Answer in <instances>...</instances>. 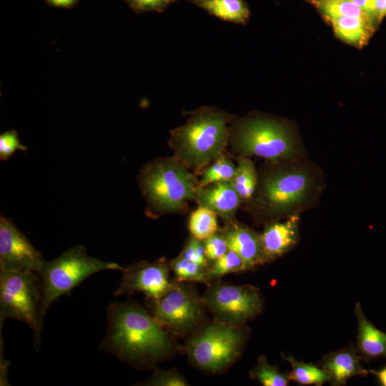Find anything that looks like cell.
Wrapping results in <instances>:
<instances>
[{
    "instance_id": "24",
    "label": "cell",
    "mask_w": 386,
    "mask_h": 386,
    "mask_svg": "<svg viewBox=\"0 0 386 386\" xmlns=\"http://www.w3.org/2000/svg\"><path fill=\"white\" fill-rule=\"evenodd\" d=\"M249 375L263 386H287L290 381L287 374L269 364L264 356L259 357L256 365L249 371Z\"/></svg>"
},
{
    "instance_id": "1",
    "label": "cell",
    "mask_w": 386,
    "mask_h": 386,
    "mask_svg": "<svg viewBox=\"0 0 386 386\" xmlns=\"http://www.w3.org/2000/svg\"><path fill=\"white\" fill-rule=\"evenodd\" d=\"M107 315V329L101 350L135 366L152 365L172 352V342L164 327L139 304L112 303Z\"/></svg>"
},
{
    "instance_id": "3",
    "label": "cell",
    "mask_w": 386,
    "mask_h": 386,
    "mask_svg": "<svg viewBox=\"0 0 386 386\" xmlns=\"http://www.w3.org/2000/svg\"><path fill=\"white\" fill-rule=\"evenodd\" d=\"M139 184L150 217L175 213L195 199L198 186L187 167L177 158H159L140 171Z\"/></svg>"
},
{
    "instance_id": "23",
    "label": "cell",
    "mask_w": 386,
    "mask_h": 386,
    "mask_svg": "<svg viewBox=\"0 0 386 386\" xmlns=\"http://www.w3.org/2000/svg\"><path fill=\"white\" fill-rule=\"evenodd\" d=\"M170 268L178 281H195L208 283L212 280L209 274V267H206L179 256L169 262Z\"/></svg>"
},
{
    "instance_id": "4",
    "label": "cell",
    "mask_w": 386,
    "mask_h": 386,
    "mask_svg": "<svg viewBox=\"0 0 386 386\" xmlns=\"http://www.w3.org/2000/svg\"><path fill=\"white\" fill-rule=\"evenodd\" d=\"M124 269L116 262L102 261L89 255L85 247L79 244L69 247L51 261H45L39 273L42 284L41 320L54 300L69 294L86 278L104 270Z\"/></svg>"
},
{
    "instance_id": "21",
    "label": "cell",
    "mask_w": 386,
    "mask_h": 386,
    "mask_svg": "<svg viewBox=\"0 0 386 386\" xmlns=\"http://www.w3.org/2000/svg\"><path fill=\"white\" fill-rule=\"evenodd\" d=\"M230 182L241 200L251 199L257 185V173L252 161L244 156L239 157L236 172Z\"/></svg>"
},
{
    "instance_id": "7",
    "label": "cell",
    "mask_w": 386,
    "mask_h": 386,
    "mask_svg": "<svg viewBox=\"0 0 386 386\" xmlns=\"http://www.w3.org/2000/svg\"><path fill=\"white\" fill-rule=\"evenodd\" d=\"M241 325L217 320L204 327L187 342V350L192 364L210 372H221L240 355L246 340Z\"/></svg>"
},
{
    "instance_id": "34",
    "label": "cell",
    "mask_w": 386,
    "mask_h": 386,
    "mask_svg": "<svg viewBox=\"0 0 386 386\" xmlns=\"http://www.w3.org/2000/svg\"><path fill=\"white\" fill-rule=\"evenodd\" d=\"M48 5L63 9H72L80 0H44Z\"/></svg>"
},
{
    "instance_id": "33",
    "label": "cell",
    "mask_w": 386,
    "mask_h": 386,
    "mask_svg": "<svg viewBox=\"0 0 386 386\" xmlns=\"http://www.w3.org/2000/svg\"><path fill=\"white\" fill-rule=\"evenodd\" d=\"M376 23H380L386 16V0H375Z\"/></svg>"
},
{
    "instance_id": "28",
    "label": "cell",
    "mask_w": 386,
    "mask_h": 386,
    "mask_svg": "<svg viewBox=\"0 0 386 386\" xmlns=\"http://www.w3.org/2000/svg\"><path fill=\"white\" fill-rule=\"evenodd\" d=\"M144 385L150 386H185L188 383L184 377L175 370L163 371L156 369Z\"/></svg>"
},
{
    "instance_id": "36",
    "label": "cell",
    "mask_w": 386,
    "mask_h": 386,
    "mask_svg": "<svg viewBox=\"0 0 386 386\" xmlns=\"http://www.w3.org/2000/svg\"><path fill=\"white\" fill-rule=\"evenodd\" d=\"M310 1H313V2L315 3L317 0H310Z\"/></svg>"
},
{
    "instance_id": "22",
    "label": "cell",
    "mask_w": 386,
    "mask_h": 386,
    "mask_svg": "<svg viewBox=\"0 0 386 386\" xmlns=\"http://www.w3.org/2000/svg\"><path fill=\"white\" fill-rule=\"evenodd\" d=\"M189 229L192 236L204 240L218 232L217 214L209 209L199 206L189 218Z\"/></svg>"
},
{
    "instance_id": "13",
    "label": "cell",
    "mask_w": 386,
    "mask_h": 386,
    "mask_svg": "<svg viewBox=\"0 0 386 386\" xmlns=\"http://www.w3.org/2000/svg\"><path fill=\"white\" fill-rule=\"evenodd\" d=\"M299 239V219L296 215L286 221L267 225L260 234L263 256L266 262L291 250Z\"/></svg>"
},
{
    "instance_id": "14",
    "label": "cell",
    "mask_w": 386,
    "mask_h": 386,
    "mask_svg": "<svg viewBox=\"0 0 386 386\" xmlns=\"http://www.w3.org/2000/svg\"><path fill=\"white\" fill-rule=\"evenodd\" d=\"M224 236L229 249L237 253L245 262L249 269L265 263L260 234L252 229L229 222L221 231Z\"/></svg>"
},
{
    "instance_id": "5",
    "label": "cell",
    "mask_w": 386,
    "mask_h": 386,
    "mask_svg": "<svg viewBox=\"0 0 386 386\" xmlns=\"http://www.w3.org/2000/svg\"><path fill=\"white\" fill-rule=\"evenodd\" d=\"M231 142L242 156H258L269 160L291 159L298 147L290 129L283 123L262 117L237 122L230 129Z\"/></svg>"
},
{
    "instance_id": "25",
    "label": "cell",
    "mask_w": 386,
    "mask_h": 386,
    "mask_svg": "<svg viewBox=\"0 0 386 386\" xmlns=\"http://www.w3.org/2000/svg\"><path fill=\"white\" fill-rule=\"evenodd\" d=\"M237 167L227 157L221 155L214 163L205 169L199 187L212 184L230 182L236 172Z\"/></svg>"
},
{
    "instance_id": "15",
    "label": "cell",
    "mask_w": 386,
    "mask_h": 386,
    "mask_svg": "<svg viewBox=\"0 0 386 386\" xmlns=\"http://www.w3.org/2000/svg\"><path fill=\"white\" fill-rule=\"evenodd\" d=\"M195 199L200 206L209 209L228 222H232L241 202L230 182L198 186Z\"/></svg>"
},
{
    "instance_id": "32",
    "label": "cell",
    "mask_w": 386,
    "mask_h": 386,
    "mask_svg": "<svg viewBox=\"0 0 386 386\" xmlns=\"http://www.w3.org/2000/svg\"><path fill=\"white\" fill-rule=\"evenodd\" d=\"M367 16L375 26L376 23L375 14V0H352Z\"/></svg>"
},
{
    "instance_id": "30",
    "label": "cell",
    "mask_w": 386,
    "mask_h": 386,
    "mask_svg": "<svg viewBox=\"0 0 386 386\" xmlns=\"http://www.w3.org/2000/svg\"><path fill=\"white\" fill-rule=\"evenodd\" d=\"M136 13L163 12L170 4L179 0H122Z\"/></svg>"
},
{
    "instance_id": "12",
    "label": "cell",
    "mask_w": 386,
    "mask_h": 386,
    "mask_svg": "<svg viewBox=\"0 0 386 386\" xmlns=\"http://www.w3.org/2000/svg\"><path fill=\"white\" fill-rule=\"evenodd\" d=\"M169 263L162 257L154 262L140 261L127 267L123 272L115 296L142 292L147 298L160 297L172 285L169 279Z\"/></svg>"
},
{
    "instance_id": "10",
    "label": "cell",
    "mask_w": 386,
    "mask_h": 386,
    "mask_svg": "<svg viewBox=\"0 0 386 386\" xmlns=\"http://www.w3.org/2000/svg\"><path fill=\"white\" fill-rule=\"evenodd\" d=\"M204 301L217 320L234 325H242L262 309L259 291L247 284H214L207 292Z\"/></svg>"
},
{
    "instance_id": "31",
    "label": "cell",
    "mask_w": 386,
    "mask_h": 386,
    "mask_svg": "<svg viewBox=\"0 0 386 386\" xmlns=\"http://www.w3.org/2000/svg\"><path fill=\"white\" fill-rule=\"evenodd\" d=\"M203 241L208 260L215 261L229 249L227 240L221 232Z\"/></svg>"
},
{
    "instance_id": "35",
    "label": "cell",
    "mask_w": 386,
    "mask_h": 386,
    "mask_svg": "<svg viewBox=\"0 0 386 386\" xmlns=\"http://www.w3.org/2000/svg\"><path fill=\"white\" fill-rule=\"evenodd\" d=\"M368 371L376 377L380 385L386 386V366L378 370H369Z\"/></svg>"
},
{
    "instance_id": "18",
    "label": "cell",
    "mask_w": 386,
    "mask_h": 386,
    "mask_svg": "<svg viewBox=\"0 0 386 386\" xmlns=\"http://www.w3.org/2000/svg\"><path fill=\"white\" fill-rule=\"evenodd\" d=\"M326 19L340 39L357 47L365 45L374 29V25L363 17L340 16Z\"/></svg>"
},
{
    "instance_id": "11",
    "label": "cell",
    "mask_w": 386,
    "mask_h": 386,
    "mask_svg": "<svg viewBox=\"0 0 386 386\" xmlns=\"http://www.w3.org/2000/svg\"><path fill=\"white\" fill-rule=\"evenodd\" d=\"M45 260L14 222L0 217V270L39 273Z\"/></svg>"
},
{
    "instance_id": "19",
    "label": "cell",
    "mask_w": 386,
    "mask_h": 386,
    "mask_svg": "<svg viewBox=\"0 0 386 386\" xmlns=\"http://www.w3.org/2000/svg\"><path fill=\"white\" fill-rule=\"evenodd\" d=\"M187 1L221 20L237 24H245L250 16L248 5L243 0Z\"/></svg>"
},
{
    "instance_id": "27",
    "label": "cell",
    "mask_w": 386,
    "mask_h": 386,
    "mask_svg": "<svg viewBox=\"0 0 386 386\" xmlns=\"http://www.w3.org/2000/svg\"><path fill=\"white\" fill-rule=\"evenodd\" d=\"M315 4L326 18L340 16H358L365 18L370 22L352 0H317Z\"/></svg>"
},
{
    "instance_id": "6",
    "label": "cell",
    "mask_w": 386,
    "mask_h": 386,
    "mask_svg": "<svg viewBox=\"0 0 386 386\" xmlns=\"http://www.w3.org/2000/svg\"><path fill=\"white\" fill-rule=\"evenodd\" d=\"M42 284L34 271L0 270V325L6 318L27 324L34 332V345L40 344L43 321L40 317Z\"/></svg>"
},
{
    "instance_id": "17",
    "label": "cell",
    "mask_w": 386,
    "mask_h": 386,
    "mask_svg": "<svg viewBox=\"0 0 386 386\" xmlns=\"http://www.w3.org/2000/svg\"><path fill=\"white\" fill-rule=\"evenodd\" d=\"M357 322V350L365 361L386 358V332L377 329L365 315L361 305L355 307Z\"/></svg>"
},
{
    "instance_id": "29",
    "label": "cell",
    "mask_w": 386,
    "mask_h": 386,
    "mask_svg": "<svg viewBox=\"0 0 386 386\" xmlns=\"http://www.w3.org/2000/svg\"><path fill=\"white\" fill-rule=\"evenodd\" d=\"M16 149L27 150V147L23 145L18 137V133L14 129L8 130L0 135V159H8Z\"/></svg>"
},
{
    "instance_id": "16",
    "label": "cell",
    "mask_w": 386,
    "mask_h": 386,
    "mask_svg": "<svg viewBox=\"0 0 386 386\" xmlns=\"http://www.w3.org/2000/svg\"><path fill=\"white\" fill-rule=\"evenodd\" d=\"M357 350L345 348L325 355L321 362L323 370L330 376L333 385H344L355 376L365 377L369 371L363 367Z\"/></svg>"
},
{
    "instance_id": "20",
    "label": "cell",
    "mask_w": 386,
    "mask_h": 386,
    "mask_svg": "<svg viewBox=\"0 0 386 386\" xmlns=\"http://www.w3.org/2000/svg\"><path fill=\"white\" fill-rule=\"evenodd\" d=\"M282 357L292 366V370L287 373L288 379L300 385L321 386L327 382H330V376L321 367L310 363L297 361L292 355Z\"/></svg>"
},
{
    "instance_id": "9",
    "label": "cell",
    "mask_w": 386,
    "mask_h": 386,
    "mask_svg": "<svg viewBox=\"0 0 386 386\" xmlns=\"http://www.w3.org/2000/svg\"><path fill=\"white\" fill-rule=\"evenodd\" d=\"M313 182L311 174L305 168H277L262 180L259 199L269 212L288 214L306 201L312 190Z\"/></svg>"
},
{
    "instance_id": "8",
    "label": "cell",
    "mask_w": 386,
    "mask_h": 386,
    "mask_svg": "<svg viewBox=\"0 0 386 386\" xmlns=\"http://www.w3.org/2000/svg\"><path fill=\"white\" fill-rule=\"evenodd\" d=\"M147 302L148 312L161 326L178 334L198 325L205 305L192 287L174 282L160 297L147 298Z\"/></svg>"
},
{
    "instance_id": "26",
    "label": "cell",
    "mask_w": 386,
    "mask_h": 386,
    "mask_svg": "<svg viewBox=\"0 0 386 386\" xmlns=\"http://www.w3.org/2000/svg\"><path fill=\"white\" fill-rule=\"evenodd\" d=\"M249 270L243 259L235 252L228 249L222 257L214 261L209 268L212 279L232 272Z\"/></svg>"
},
{
    "instance_id": "2",
    "label": "cell",
    "mask_w": 386,
    "mask_h": 386,
    "mask_svg": "<svg viewBox=\"0 0 386 386\" xmlns=\"http://www.w3.org/2000/svg\"><path fill=\"white\" fill-rule=\"evenodd\" d=\"M232 116L202 107L192 112L183 125L172 129L169 145L176 158L187 167L201 169L219 158L230 138Z\"/></svg>"
}]
</instances>
